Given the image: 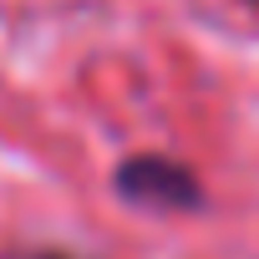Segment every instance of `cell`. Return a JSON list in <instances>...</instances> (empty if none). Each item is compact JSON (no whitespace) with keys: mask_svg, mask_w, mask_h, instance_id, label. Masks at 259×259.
I'll return each instance as SVG.
<instances>
[{"mask_svg":"<svg viewBox=\"0 0 259 259\" xmlns=\"http://www.w3.org/2000/svg\"><path fill=\"white\" fill-rule=\"evenodd\" d=\"M112 188L122 203H138V208H153V213H188L203 203V188H198V173L168 153H133L122 158L117 173H112Z\"/></svg>","mask_w":259,"mask_h":259,"instance_id":"cell-1","label":"cell"}]
</instances>
